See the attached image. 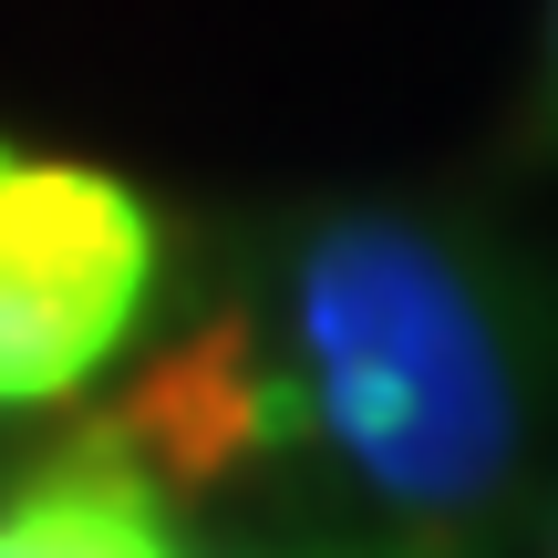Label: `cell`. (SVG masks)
<instances>
[{"mask_svg":"<svg viewBox=\"0 0 558 558\" xmlns=\"http://www.w3.org/2000/svg\"><path fill=\"white\" fill-rule=\"evenodd\" d=\"M279 331L311 445L383 507V538L465 548L527 465V331L497 269L414 207H331L279 248Z\"/></svg>","mask_w":558,"mask_h":558,"instance_id":"6da1fadb","label":"cell"},{"mask_svg":"<svg viewBox=\"0 0 558 558\" xmlns=\"http://www.w3.org/2000/svg\"><path fill=\"white\" fill-rule=\"evenodd\" d=\"M166 228L124 177L0 135V414L83 403L135 341Z\"/></svg>","mask_w":558,"mask_h":558,"instance_id":"7a4b0ae2","label":"cell"},{"mask_svg":"<svg viewBox=\"0 0 558 558\" xmlns=\"http://www.w3.org/2000/svg\"><path fill=\"white\" fill-rule=\"evenodd\" d=\"M73 435L104 465H124L166 518L207 507L259 456H320L290 362L269 352L259 311H239V300L186 320L177 341H156L135 362V383H114L104 403H73Z\"/></svg>","mask_w":558,"mask_h":558,"instance_id":"3957f363","label":"cell"},{"mask_svg":"<svg viewBox=\"0 0 558 558\" xmlns=\"http://www.w3.org/2000/svg\"><path fill=\"white\" fill-rule=\"evenodd\" d=\"M0 558H186V527L124 465H104L83 435H62L21 476V497L0 507Z\"/></svg>","mask_w":558,"mask_h":558,"instance_id":"277c9868","label":"cell"},{"mask_svg":"<svg viewBox=\"0 0 558 558\" xmlns=\"http://www.w3.org/2000/svg\"><path fill=\"white\" fill-rule=\"evenodd\" d=\"M548 558H558V527H548Z\"/></svg>","mask_w":558,"mask_h":558,"instance_id":"5b68a950","label":"cell"}]
</instances>
